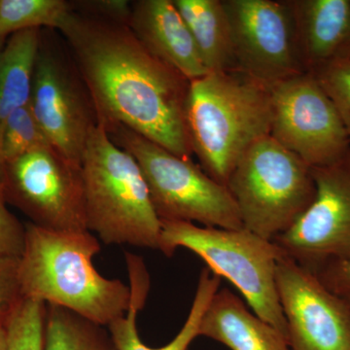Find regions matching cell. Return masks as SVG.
Listing matches in <instances>:
<instances>
[{"label":"cell","instance_id":"cell-1","mask_svg":"<svg viewBox=\"0 0 350 350\" xmlns=\"http://www.w3.org/2000/svg\"><path fill=\"white\" fill-rule=\"evenodd\" d=\"M59 31L72 51L98 123L120 124L184 159L191 82L138 40L128 25L75 8Z\"/></svg>","mask_w":350,"mask_h":350},{"label":"cell","instance_id":"cell-2","mask_svg":"<svg viewBox=\"0 0 350 350\" xmlns=\"http://www.w3.org/2000/svg\"><path fill=\"white\" fill-rule=\"evenodd\" d=\"M100 250L91 232H52L29 223L18 262L21 295L110 325L128 312L131 291L98 273L94 257Z\"/></svg>","mask_w":350,"mask_h":350},{"label":"cell","instance_id":"cell-3","mask_svg":"<svg viewBox=\"0 0 350 350\" xmlns=\"http://www.w3.org/2000/svg\"><path fill=\"white\" fill-rule=\"evenodd\" d=\"M269 87L241 71L208 73L191 82L186 128L193 155L227 186L246 151L271 133Z\"/></svg>","mask_w":350,"mask_h":350},{"label":"cell","instance_id":"cell-4","mask_svg":"<svg viewBox=\"0 0 350 350\" xmlns=\"http://www.w3.org/2000/svg\"><path fill=\"white\" fill-rule=\"evenodd\" d=\"M81 172L88 231L107 245L160 250L162 222L144 172L100 123L88 139Z\"/></svg>","mask_w":350,"mask_h":350},{"label":"cell","instance_id":"cell-5","mask_svg":"<svg viewBox=\"0 0 350 350\" xmlns=\"http://www.w3.org/2000/svg\"><path fill=\"white\" fill-rule=\"evenodd\" d=\"M162 222L160 251L174 256L186 248L202 258L219 278L243 294L252 312L287 338V324L276 288V266L284 252L273 241L247 230L200 227L193 223Z\"/></svg>","mask_w":350,"mask_h":350},{"label":"cell","instance_id":"cell-6","mask_svg":"<svg viewBox=\"0 0 350 350\" xmlns=\"http://www.w3.org/2000/svg\"><path fill=\"white\" fill-rule=\"evenodd\" d=\"M105 128L112 142L137 160L161 221L243 229L229 189L214 180L192 159L175 155L120 124Z\"/></svg>","mask_w":350,"mask_h":350},{"label":"cell","instance_id":"cell-7","mask_svg":"<svg viewBox=\"0 0 350 350\" xmlns=\"http://www.w3.org/2000/svg\"><path fill=\"white\" fill-rule=\"evenodd\" d=\"M227 187L243 229L268 241L290 229L317 194L312 167L271 135L246 151Z\"/></svg>","mask_w":350,"mask_h":350},{"label":"cell","instance_id":"cell-8","mask_svg":"<svg viewBox=\"0 0 350 350\" xmlns=\"http://www.w3.org/2000/svg\"><path fill=\"white\" fill-rule=\"evenodd\" d=\"M6 200L52 232L88 231L81 167L51 145L7 163L1 179Z\"/></svg>","mask_w":350,"mask_h":350},{"label":"cell","instance_id":"cell-9","mask_svg":"<svg viewBox=\"0 0 350 350\" xmlns=\"http://www.w3.org/2000/svg\"><path fill=\"white\" fill-rule=\"evenodd\" d=\"M271 135L310 167H325L350 151L342 117L314 75L301 73L269 87Z\"/></svg>","mask_w":350,"mask_h":350},{"label":"cell","instance_id":"cell-10","mask_svg":"<svg viewBox=\"0 0 350 350\" xmlns=\"http://www.w3.org/2000/svg\"><path fill=\"white\" fill-rule=\"evenodd\" d=\"M239 71L271 87L308 72L287 0H222Z\"/></svg>","mask_w":350,"mask_h":350},{"label":"cell","instance_id":"cell-11","mask_svg":"<svg viewBox=\"0 0 350 350\" xmlns=\"http://www.w3.org/2000/svg\"><path fill=\"white\" fill-rule=\"evenodd\" d=\"M317 194L310 207L273 243L313 273L350 253V151L337 163L312 167Z\"/></svg>","mask_w":350,"mask_h":350},{"label":"cell","instance_id":"cell-12","mask_svg":"<svg viewBox=\"0 0 350 350\" xmlns=\"http://www.w3.org/2000/svg\"><path fill=\"white\" fill-rule=\"evenodd\" d=\"M29 107L49 144L81 167L88 139L98 124L96 109L82 78L43 42L34 66Z\"/></svg>","mask_w":350,"mask_h":350},{"label":"cell","instance_id":"cell-13","mask_svg":"<svg viewBox=\"0 0 350 350\" xmlns=\"http://www.w3.org/2000/svg\"><path fill=\"white\" fill-rule=\"evenodd\" d=\"M275 278L290 349L350 350L347 301L286 255L278 262Z\"/></svg>","mask_w":350,"mask_h":350},{"label":"cell","instance_id":"cell-14","mask_svg":"<svg viewBox=\"0 0 350 350\" xmlns=\"http://www.w3.org/2000/svg\"><path fill=\"white\" fill-rule=\"evenodd\" d=\"M128 25L152 54L176 69L189 81L208 75L174 0L133 2Z\"/></svg>","mask_w":350,"mask_h":350},{"label":"cell","instance_id":"cell-15","mask_svg":"<svg viewBox=\"0 0 350 350\" xmlns=\"http://www.w3.org/2000/svg\"><path fill=\"white\" fill-rule=\"evenodd\" d=\"M126 264L130 278L131 303L125 315L107 326L118 350H189V347L199 337L200 320L213 295L218 291L221 278L208 268L200 271L199 282L187 319L176 336L159 349H152L142 342L137 326V313L144 308L150 289V276L144 259L126 253Z\"/></svg>","mask_w":350,"mask_h":350},{"label":"cell","instance_id":"cell-16","mask_svg":"<svg viewBox=\"0 0 350 350\" xmlns=\"http://www.w3.org/2000/svg\"><path fill=\"white\" fill-rule=\"evenodd\" d=\"M308 72L345 59L350 44V0H287Z\"/></svg>","mask_w":350,"mask_h":350},{"label":"cell","instance_id":"cell-17","mask_svg":"<svg viewBox=\"0 0 350 350\" xmlns=\"http://www.w3.org/2000/svg\"><path fill=\"white\" fill-rule=\"evenodd\" d=\"M200 336L231 350H290L287 338L228 288L219 289L209 301L200 320Z\"/></svg>","mask_w":350,"mask_h":350},{"label":"cell","instance_id":"cell-18","mask_svg":"<svg viewBox=\"0 0 350 350\" xmlns=\"http://www.w3.org/2000/svg\"><path fill=\"white\" fill-rule=\"evenodd\" d=\"M174 3L187 25L208 73L239 71L222 0H174Z\"/></svg>","mask_w":350,"mask_h":350},{"label":"cell","instance_id":"cell-19","mask_svg":"<svg viewBox=\"0 0 350 350\" xmlns=\"http://www.w3.org/2000/svg\"><path fill=\"white\" fill-rule=\"evenodd\" d=\"M41 42L40 29H29L13 34L0 51V138L7 120L31 100Z\"/></svg>","mask_w":350,"mask_h":350},{"label":"cell","instance_id":"cell-20","mask_svg":"<svg viewBox=\"0 0 350 350\" xmlns=\"http://www.w3.org/2000/svg\"><path fill=\"white\" fill-rule=\"evenodd\" d=\"M42 350H118L107 327L55 305H46Z\"/></svg>","mask_w":350,"mask_h":350},{"label":"cell","instance_id":"cell-21","mask_svg":"<svg viewBox=\"0 0 350 350\" xmlns=\"http://www.w3.org/2000/svg\"><path fill=\"white\" fill-rule=\"evenodd\" d=\"M72 10V4L64 0H0V46L18 32L59 29Z\"/></svg>","mask_w":350,"mask_h":350},{"label":"cell","instance_id":"cell-22","mask_svg":"<svg viewBox=\"0 0 350 350\" xmlns=\"http://www.w3.org/2000/svg\"><path fill=\"white\" fill-rule=\"evenodd\" d=\"M47 145L51 144L34 117L29 103L20 108L7 120L2 131L0 138L1 175L7 163Z\"/></svg>","mask_w":350,"mask_h":350},{"label":"cell","instance_id":"cell-23","mask_svg":"<svg viewBox=\"0 0 350 350\" xmlns=\"http://www.w3.org/2000/svg\"><path fill=\"white\" fill-rule=\"evenodd\" d=\"M46 304L23 298L9 315L5 325L6 350H42Z\"/></svg>","mask_w":350,"mask_h":350},{"label":"cell","instance_id":"cell-24","mask_svg":"<svg viewBox=\"0 0 350 350\" xmlns=\"http://www.w3.org/2000/svg\"><path fill=\"white\" fill-rule=\"evenodd\" d=\"M310 73L337 107L350 138V59H337Z\"/></svg>","mask_w":350,"mask_h":350},{"label":"cell","instance_id":"cell-25","mask_svg":"<svg viewBox=\"0 0 350 350\" xmlns=\"http://www.w3.org/2000/svg\"><path fill=\"white\" fill-rule=\"evenodd\" d=\"M6 202L0 182V255L19 258L24 250L25 226L9 211Z\"/></svg>","mask_w":350,"mask_h":350},{"label":"cell","instance_id":"cell-26","mask_svg":"<svg viewBox=\"0 0 350 350\" xmlns=\"http://www.w3.org/2000/svg\"><path fill=\"white\" fill-rule=\"evenodd\" d=\"M19 258L0 255V327L22 299L18 278Z\"/></svg>","mask_w":350,"mask_h":350},{"label":"cell","instance_id":"cell-27","mask_svg":"<svg viewBox=\"0 0 350 350\" xmlns=\"http://www.w3.org/2000/svg\"><path fill=\"white\" fill-rule=\"evenodd\" d=\"M314 275L329 291L350 306V253L327 262Z\"/></svg>","mask_w":350,"mask_h":350},{"label":"cell","instance_id":"cell-28","mask_svg":"<svg viewBox=\"0 0 350 350\" xmlns=\"http://www.w3.org/2000/svg\"><path fill=\"white\" fill-rule=\"evenodd\" d=\"M79 5L86 6L89 12L116 22L129 24L131 4L126 0H100V1L81 2Z\"/></svg>","mask_w":350,"mask_h":350},{"label":"cell","instance_id":"cell-29","mask_svg":"<svg viewBox=\"0 0 350 350\" xmlns=\"http://www.w3.org/2000/svg\"><path fill=\"white\" fill-rule=\"evenodd\" d=\"M7 349L6 331L3 327H0V350Z\"/></svg>","mask_w":350,"mask_h":350},{"label":"cell","instance_id":"cell-30","mask_svg":"<svg viewBox=\"0 0 350 350\" xmlns=\"http://www.w3.org/2000/svg\"><path fill=\"white\" fill-rule=\"evenodd\" d=\"M345 59H350V44H349V50H347V57H345Z\"/></svg>","mask_w":350,"mask_h":350}]
</instances>
